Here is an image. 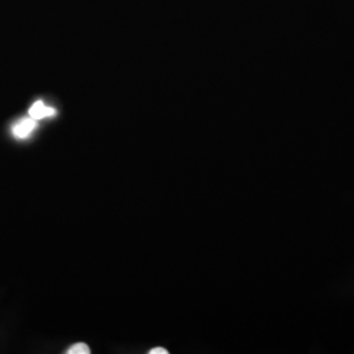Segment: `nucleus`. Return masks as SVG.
<instances>
[{
  "label": "nucleus",
  "instance_id": "1",
  "mask_svg": "<svg viewBox=\"0 0 354 354\" xmlns=\"http://www.w3.org/2000/svg\"><path fill=\"white\" fill-rule=\"evenodd\" d=\"M37 127V121L32 117L29 118H23L21 121H19L12 129L13 136L19 140H26L28 138L32 131Z\"/></svg>",
  "mask_w": 354,
  "mask_h": 354
},
{
  "label": "nucleus",
  "instance_id": "2",
  "mask_svg": "<svg viewBox=\"0 0 354 354\" xmlns=\"http://www.w3.org/2000/svg\"><path fill=\"white\" fill-rule=\"evenodd\" d=\"M55 113L57 112H55L54 108L46 106L42 102H35L32 105V108L29 109V117L35 118L36 121L42 120V118H46V117H53Z\"/></svg>",
  "mask_w": 354,
  "mask_h": 354
},
{
  "label": "nucleus",
  "instance_id": "3",
  "mask_svg": "<svg viewBox=\"0 0 354 354\" xmlns=\"http://www.w3.org/2000/svg\"><path fill=\"white\" fill-rule=\"evenodd\" d=\"M67 354H89L91 353V349H89L88 345L84 344V342H77L74 344L73 346H70L67 349Z\"/></svg>",
  "mask_w": 354,
  "mask_h": 354
},
{
  "label": "nucleus",
  "instance_id": "4",
  "mask_svg": "<svg viewBox=\"0 0 354 354\" xmlns=\"http://www.w3.org/2000/svg\"><path fill=\"white\" fill-rule=\"evenodd\" d=\"M150 354H168V351L165 348H153L150 351Z\"/></svg>",
  "mask_w": 354,
  "mask_h": 354
}]
</instances>
